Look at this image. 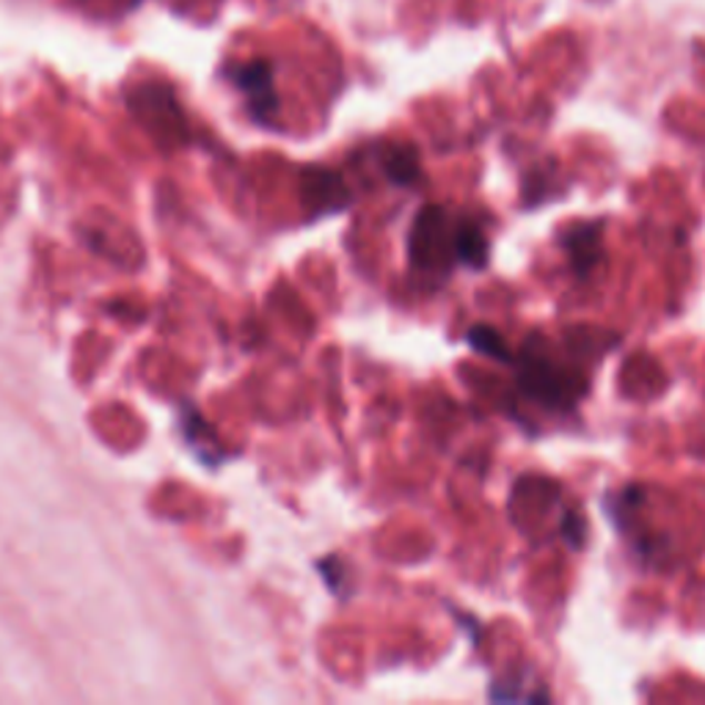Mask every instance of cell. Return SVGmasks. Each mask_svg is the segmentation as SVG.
<instances>
[{
  "mask_svg": "<svg viewBox=\"0 0 705 705\" xmlns=\"http://www.w3.org/2000/svg\"><path fill=\"white\" fill-rule=\"evenodd\" d=\"M409 251L416 268H439L455 260V229L446 226L444 210L433 204L416 215Z\"/></svg>",
  "mask_w": 705,
  "mask_h": 705,
  "instance_id": "1",
  "label": "cell"
},
{
  "mask_svg": "<svg viewBox=\"0 0 705 705\" xmlns=\"http://www.w3.org/2000/svg\"><path fill=\"white\" fill-rule=\"evenodd\" d=\"M234 83L240 85V91H245L249 97V108L260 122L276 113V91H273V72L265 61H254V64H245L234 72Z\"/></svg>",
  "mask_w": 705,
  "mask_h": 705,
  "instance_id": "2",
  "label": "cell"
},
{
  "mask_svg": "<svg viewBox=\"0 0 705 705\" xmlns=\"http://www.w3.org/2000/svg\"><path fill=\"white\" fill-rule=\"evenodd\" d=\"M601 232H604V223H576L563 234V249L571 260L573 271L578 276H587L595 265L604 256V245H601Z\"/></svg>",
  "mask_w": 705,
  "mask_h": 705,
  "instance_id": "3",
  "label": "cell"
},
{
  "mask_svg": "<svg viewBox=\"0 0 705 705\" xmlns=\"http://www.w3.org/2000/svg\"><path fill=\"white\" fill-rule=\"evenodd\" d=\"M521 389L532 400H541L546 405H565V377L557 366L543 359H526L521 364Z\"/></svg>",
  "mask_w": 705,
  "mask_h": 705,
  "instance_id": "4",
  "label": "cell"
},
{
  "mask_svg": "<svg viewBox=\"0 0 705 705\" xmlns=\"http://www.w3.org/2000/svg\"><path fill=\"white\" fill-rule=\"evenodd\" d=\"M455 260L469 268H483L489 262V240L477 223H457L455 226Z\"/></svg>",
  "mask_w": 705,
  "mask_h": 705,
  "instance_id": "5",
  "label": "cell"
},
{
  "mask_svg": "<svg viewBox=\"0 0 705 705\" xmlns=\"http://www.w3.org/2000/svg\"><path fill=\"white\" fill-rule=\"evenodd\" d=\"M309 182L318 185L314 191L312 188H306V202H312L314 210L334 212L345 208V197H348L345 185H342L334 174H329V171H314V174L309 177Z\"/></svg>",
  "mask_w": 705,
  "mask_h": 705,
  "instance_id": "6",
  "label": "cell"
},
{
  "mask_svg": "<svg viewBox=\"0 0 705 705\" xmlns=\"http://www.w3.org/2000/svg\"><path fill=\"white\" fill-rule=\"evenodd\" d=\"M386 174L389 180L397 185H411L420 180V158L411 147H394L386 158Z\"/></svg>",
  "mask_w": 705,
  "mask_h": 705,
  "instance_id": "7",
  "label": "cell"
},
{
  "mask_svg": "<svg viewBox=\"0 0 705 705\" xmlns=\"http://www.w3.org/2000/svg\"><path fill=\"white\" fill-rule=\"evenodd\" d=\"M469 345H472L474 351H480L483 355H491V359L513 361L507 345H504L502 334H498L496 329H491V325H474V329L469 331Z\"/></svg>",
  "mask_w": 705,
  "mask_h": 705,
  "instance_id": "8",
  "label": "cell"
},
{
  "mask_svg": "<svg viewBox=\"0 0 705 705\" xmlns=\"http://www.w3.org/2000/svg\"><path fill=\"white\" fill-rule=\"evenodd\" d=\"M578 530H582V526H578V518H576V513H567V515H565V530H563V532H565V535H567V537H571V543H573V546H578V543H582V537H578V535H576V532H578Z\"/></svg>",
  "mask_w": 705,
  "mask_h": 705,
  "instance_id": "9",
  "label": "cell"
}]
</instances>
